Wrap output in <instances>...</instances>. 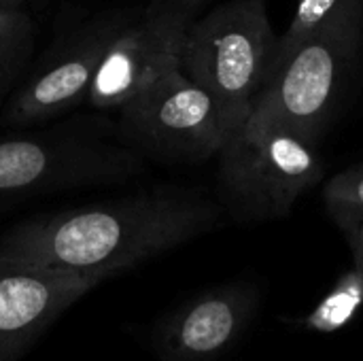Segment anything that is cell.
I'll return each instance as SVG.
<instances>
[{"mask_svg": "<svg viewBox=\"0 0 363 361\" xmlns=\"http://www.w3.org/2000/svg\"><path fill=\"white\" fill-rule=\"evenodd\" d=\"M223 221L217 198L198 189L160 187L15 223L0 238V255L104 283L215 232Z\"/></svg>", "mask_w": 363, "mask_h": 361, "instance_id": "cell-1", "label": "cell"}, {"mask_svg": "<svg viewBox=\"0 0 363 361\" xmlns=\"http://www.w3.org/2000/svg\"><path fill=\"white\" fill-rule=\"evenodd\" d=\"M363 55V0H342L268 79L247 121L283 126L321 140L340 111Z\"/></svg>", "mask_w": 363, "mask_h": 361, "instance_id": "cell-2", "label": "cell"}, {"mask_svg": "<svg viewBox=\"0 0 363 361\" xmlns=\"http://www.w3.org/2000/svg\"><path fill=\"white\" fill-rule=\"evenodd\" d=\"M217 160L215 198L238 226L287 217L325 174L319 143L283 126L245 121Z\"/></svg>", "mask_w": 363, "mask_h": 361, "instance_id": "cell-3", "label": "cell"}, {"mask_svg": "<svg viewBox=\"0 0 363 361\" xmlns=\"http://www.w3.org/2000/svg\"><path fill=\"white\" fill-rule=\"evenodd\" d=\"M249 117L223 104L177 66L119 106V134L125 145L153 160L202 164L217 157Z\"/></svg>", "mask_w": 363, "mask_h": 361, "instance_id": "cell-4", "label": "cell"}, {"mask_svg": "<svg viewBox=\"0 0 363 361\" xmlns=\"http://www.w3.org/2000/svg\"><path fill=\"white\" fill-rule=\"evenodd\" d=\"M279 36L266 0H230L187 26L181 70L223 104L251 115L272 74Z\"/></svg>", "mask_w": 363, "mask_h": 361, "instance_id": "cell-5", "label": "cell"}, {"mask_svg": "<svg viewBox=\"0 0 363 361\" xmlns=\"http://www.w3.org/2000/svg\"><path fill=\"white\" fill-rule=\"evenodd\" d=\"M143 170L130 145L94 132H47L0 140V202L72 187L123 183Z\"/></svg>", "mask_w": 363, "mask_h": 361, "instance_id": "cell-6", "label": "cell"}, {"mask_svg": "<svg viewBox=\"0 0 363 361\" xmlns=\"http://www.w3.org/2000/svg\"><path fill=\"white\" fill-rule=\"evenodd\" d=\"M102 281L0 255V361H15Z\"/></svg>", "mask_w": 363, "mask_h": 361, "instance_id": "cell-7", "label": "cell"}, {"mask_svg": "<svg viewBox=\"0 0 363 361\" xmlns=\"http://www.w3.org/2000/svg\"><path fill=\"white\" fill-rule=\"evenodd\" d=\"M183 36L185 30L151 17L145 9L125 11L100 57L85 100L94 109L119 111L166 70L181 66Z\"/></svg>", "mask_w": 363, "mask_h": 361, "instance_id": "cell-8", "label": "cell"}, {"mask_svg": "<svg viewBox=\"0 0 363 361\" xmlns=\"http://www.w3.org/2000/svg\"><path fill=\"white\" fill-rule=\"evenodd\" d=\"M123 17L125 11L106 13L74 30L11 100L6 121L17 126L34 123L60 115L87 98L100 57Z\"/></svg>", "mask_w": 363, "mask_h": 361, "instance_id": "cell-9", "label": "cell"}, {"mask_svg": "<svg viewBox=\"0 0 363 361\" xmlns=\"http://www.w3.org/2000/svg\"><path fill=\"white\" fill-rule=\"evenodd\" d=\"M259 306V289L230 283L211 289L172 313L155 332L153 347L164 361H213L249 328Z\"/></svg>", "mask_w": 363, "mask_h": 361, "instance_id": "cell-10", "label": "cell"}, {"mask_svg": "<svg viewBox=\"0 0 363 361\" xmlns=\"http://www.w3.org/2000/svg\"><path fill=\"white\" fill-rule=\"evenodd\" d=\"M363 309V272L353 266L338 277L330 294L300 321L317 334H334L349 326Z\"/></svg>", "mask_w": 363, "mask_h": 361, "instance_id": "cell-11", "label": "cell"}, {"mask_svg": "<svg viewBox=\"0 0 363 361\" xmlns=\"http://www.w3.org/2000/svg\"><path fill=\"white\" fill-rule=\"evenodd\" d=\"M34 47V23L21 0H0V87L28 62Z\"/></svg>", "mask_w": 363, "mask_h": 361, "instance_id": "cell-12", "label": "cell"}, {"mask_svg": "<svg viewBox=\"0 0 363 361\" xmlns=\"http://www.w3.org/2000/svg\"><path fill=\"white\" fill-rule=\"evenodd\" d=\"M296 11L294 17L287 26V30L283 32V36H279V49H277V57H274V66H272V74L296 53V49L308 38L313 36L342 4V0H296ZM270 74V77H272Z\"/></svg>", "mask_w": 363, "mask_h": 361, "instance_id": "cell-13", "label": "cell"}, {"mask_svg": "<svg viewBox=\"0 0 363 361\" xmlns=\"http://www.w3.org/2000/svg\"><path fill=\"white\" fill-rule=\"evenodd\" d=\"M323 204L328 215L340 228L363 217V160L336 172L323 185Z\"/></svg>", "mask_w": 363, "mask_h": 361, "instance_id": "cell-14", "label": "cell"}, {"mask_svg": "<svg viewBox=\"0 0 363 361\" xmlns=\"http://www.w3.org/2000/svg\"><path fill=\"white\" fill-rule=\"evenodd\" d=\"M204 4L206 0H151L145 11L160 21L187 30V26L196 19V13Z\"/></svg>", "mask_w": 363, "mask_h": 361, "instance_id": "cell-15", "label": "cell"}, {"mask_svg": "<svg viewBox=\"0 0 363 361\" xmlns=\"http://www.w3.org/2000/svg\"><path fill=\"white\" fill-rule=\"evenodd\" d=\"M340 232L345 234V240H347V245L351 249L353 266H357L363 272V217L340 226Z\"/></svg>", "mask_w": 363, "mask_h": 361, "instance_id": "cell-16", "label": "cell"}]
</instances>
